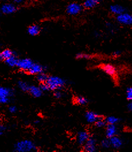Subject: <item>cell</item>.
I'll use <instances>...</instances> for the list:
<instances>
[{
    "instance_id": "cell-25",
    "label": "cell",
    "mask_w": 132,
    "mask_h": 152,
    "mask_svg": "<svg viewBox=\"0 0 132 152\" xmlns=\"http://www.w3.org/2000/svg\"><path fill=\"white\" fill-rule=\"evenodd\" d=\"M93 58V56L91 55H90L88 54H86V53H78L76 56V58L78 59H90Z\"/></svg>"
},
{
    "instance_id": "cell-22",
    "label": "cell",
    "mask_w": 132,
    "mask_h": 152,
    "mask_svg": "<svg viewBox=\"0 0 132 152\" xmlns=\"http://www.w3.org/2000/svg\"><path fill=\"white\" fill-rule=\"evenodd\" d=\"M105 121L107 124H116L120 123V119L114 116H109L105 118Z\"/></svg>"
},
{
    "instance_id": "cell-31",
    "label": "cell",
    "mask_w": 132,
    "mask_h": 152,
    "mask_svg": "<svg viewBox=\"0 0 132 152\" xmlns=\"http://www.w3.org/2000/svg\"><path fill=\"white\" fill-rule=\"evenodd\" d=\"M5 131H6V127L3 124H0V135H3L5 132Z\"/></svg>"
},
{
    "instance_id": "cell-29",
    "label": "cell",
    "mask_w": 132,
    "mask_h": 152,
    "mask_svg": "<svg viewBox=\"0 0 132 152\" xmlns=\"http://www.w3.org/2000/svg\"><path fill=\"white\" fill-rule=\"evenodd\" d=\"M54 95L55 97L57 98V99H61V98L63 97V94L62 92L61 91H60V89H59V90L55 91Z\"/></svg>"
},
{
    "instance_id": "cell-18",
    "label": "cell",
    "mask_w": 132,
    "mask_h": 152,
    "mask_svg": "<svg viewBox=\"0 0 132 152\" xmlns=\"http://www.w3.org/2000/svg\"><path fill=\"white\" fill-rule=\"evenodd\" d=\"M41 31V28L40 27V26H38V25L36 24H33L30 26V27H29L28 28V33L29 35H30V36H37L38 35L40 32Z\"/></svg>"
},
{
    "instance_id": "cell-1",
    "label": "cell",
    "mask_w": 132,
    "mask_h": 152,
    "mask_svg": "<svg viewBox=\"0 0 132 152\" xmlns=\"http://www.w3.org/2000/svg\"><path fill=\"white\" fill-rule=\"evenodd\" d=\"M49 91L61 90L66 85V81L58 76H49L46 82Z\"/></svg>"
},
{
    "instance_id": "cell-16",
    "label": "cell",
    "mask_w": 132,
    "mask_h": 152,
    "mask_svg": "<svg viewBox=\"0 0 132 152\" xmlns=\"http://www.w3.org/2000/svg\"><path fill=\"white\" fill-rule=\"evenodd\" d=\"M109 140L111 144V147H112L114 149H118L123 146V140L117 135L114 136L113 137L109 138Z\"/></svg>"
},
{
    "instance_id": "cell-21",
    "label": "cell",
    "mask_w": 132,
    "mask_h": 152,
    "mask_svg": "<svg viewBox=\"0 0 132 152\" xmlns=\"http://www.w3.org/2000/svg\"><path fill=\"white\" fill-rule=\"evenodd\" d=\"M2 56V60H7V59L9 58L10 57L15 56L14 53L9 49H6L1 52Z\"/></svg>"
},
{
    "instance_id": "cell-12",
    "label": "cell",
    "mask_w": 132,
    "mask_h": 152,
    "mask_svg": "<svg viewBox=\"0 0 132 152\" xmlns=\"http://www.w3.org/2000/svg\"><path fill=\"white\" fill-rule=\"evenodd\" d=\"M117 133H118V130L115 124H107L106 125V133H105L106 138H110L114 136L117 135Z\"/></svg>"
},
{
    "instance_id": "cell-2",
    "label": "cell",
    "mask_w": 132,
    "mask_h": 152,
    "mask_svg": "<svg viewBox=\"0 0 132 152\" xmlns=\"http://www.w3.org/2000/svg\"><path fill=\"white\" fill-rule=\"evenodd\" d=\"M35 144L30 140H22L15 145V151L17 152H30L36 151Z\"/></svg>"
},
{
    "instance_id": "cell-19",
    "label": "cell",
    "mask_w": 132,
    "mask_h": 152,
    "mask_svg": "<svg viewBox=\"0 0 132 152\" xmlns=\"http://www.w3.org/2000/svg\"><path fill=\"white\" fill-rule=\"evenodd\" d=\"M18 61H19V59H17V57H16L15 55L7 59V60H5V63L9 66L16 67L17 65Z\"/></svg>"
},
{
    "instance_id": "cell-36",
    "label": "cell",
    "mask_w": 132,
    "mask_h": 152,
    "mask_svg": "<svg viewBox=\"0 0 132 152\" xmlns=\"http://www.w3.org/2000/svg\"><path fill=\"white\" fill-rule=\"evenodd\" d=\"M32 1H36V0H32Z\"/></svg>"
},
{
    "instance_id": "cell-15",
    "label": "cell",
    "mask_w": 132,
    "mask_h": 152,
    "mask_svg": "<svg viewBox=\"0 0 132 152\" xmlns=\"http://www.w3.org/2000/svg\"><path fill=\"white\" fill-rule=\"evenodd\" d=\"M100 3V0H84L83 7L87 10H91L96 7Z\"/></svg>"
},
{
    "instance_id": "cell-3",
    "label": "cell",
    "mask_w": 132,
    "mask_h": 152,
    "mask_svg": "<svg viewBox=\"0 0 132 152\" xmlns=\"http://www.w3.org/2000/svg\"><path fill=\"white\" fill-rule=\"evenodd\" d=\"M13 95L12 89L7 87L0 86V103L7 104L10 102V97Z\"/></svg>"
},
{
    "instance_id": "cell-4",
    "label": "cell",
    "mask_w": 132,
    "mask_h": 152,
    "mask_svg": "<svg viewBox=\"0 0 132 152\" xmlns=\"http://www.w3.org/2000/svg\"><path fill=\"white\" fill-rule=\"evenodd\" d=\"M117 22L123 26H131L132 25V15L127 12L123 13L116 16Z\"/></svg>"
},
{
    "instance_id": "cell-27",
    "label": "cell",
    "mask_w": 132,
    "mask_h": 152,
    "mask_svg": "<svg viewBox=\"0 0 132 152\" xmlns=\"http://www.w3.org/2000/svg\"><path fill=\"white\" fill-rule=\"evenodd\" d=\"M101 146L104 148V149H108L109 148L111 147V144L110 142V140L109 138H106V139H104L101 143Z\"/></svg>"
},
{
    "instance_id": "cell-28",
    "label": "cell",
    "mask_w": 132,
    "mask_h": 152,
    "mask_svg": "<svg viewBox=\"0 0 132 152\" xmlns=\"http://www.w3.org/2000/svg\"><path fill=\"white\" fill-rule=\"evenodd\" d=\"M126 97L128 101H132V86L129 87L126 89Z\"/></svg>"
},
{
    "instance_id": "cell-5",
    "label": "cell",
    "mask_w": 132,
    "mask_h": 152,
    "mask_svg": "<svg viewBox=\"0 0 132 152\" xmlns=\"http://www.w3.org/2000/svg\"><path fill=\"white\" fill-rule=\"evenodd\" d=\"M82 5L77 3V2H72L68 5L66 8V12L71 16H75L79 15L83 10Z\"/></svg>"
},
{
    "instance_id": "cell-13",
    "label": "cell",
    "mask_w": 132,
    "mask_h": 152,
    "mask_svg": "<svg viewBox=\"0 0 132 152\" xmlns=\"http://www.w3.org/2000/svg\"><path fill=\"white\" fill-rule=\"evenodd\" d=\"M44 67L42 65L36 63H33L27 72L32 75H38L39 73L44 72Z\"/></svg>"
},
{
    "instance_id": "cell-10",
    "label": "cell",
    "mask_w": 132,
    "mask_h": 152,
    "mask_svg": "<svg viewBox=\"0 0 132 152\" xmlns=\"http://www.w3.org/2000/svg\"><path fill=\"white\" fill-rule=\"evenodd\" d=\"M102 118H103L102 116L91 111H87L85 114L86 120L89 124H95L98 119Z\"/></svg>"
},
{
    "instance_id": "cell-9",
    "label": "cell",
    "mask_w": 132,
    "mask_h": 152,
    "mask_svg": "<svg viewBox=\"0 0 132 152\" xmlns=\"http://www.w3.org/2000/svg\"><path fill=\"white\" fill-rule=\"evenodd\" d=\"M83 150L86 152H94L96 151V141L94 138L90 137L84 144Z\"/></svg>"
},
{
    "instance_id": "cell-7",
    "label": "cell",
    "mask_w": 132,
    "mask_h": 152,
    "mask_svg": "<svg viewBox=\"0 0 132 152\" xmlns=\"http://www.w3.org/2000/svg\"><path fill=\"white\" fill-rule=\"evenodd\" d=\"M34 62L29 58H24L19 59L17 67L20 70L28 72Z\"/></svg>"
},
{
    "instance_id": "cell-23",
    "label": "cell",
    "mask_w": 132,
    "mask_h": 152,
    "mask_svg": "<svg viewBox=\"0 0 132 152\" xmlns=\"http://www.w3.org/2000/svg\"><path fill=\"white\" fill-rule=\"evenodd\" d=\"M17 86L21 91L24 92H28L30 86H29V84L27 82H25L23 81H19L17 83Z\"/></svg>"
},
{
    "instance_id": "cell-26",
    "label": "cell",
    "mask_w": 132,
    "mask_h": 152,
    "mask_svg": "<svg viewBox=\"0 0 132 152\" xmlns=\"http://www.w3.org/2000/svg\"><path fill=\"white\" fill-rule=\"evenodd\" d=\"M94 124L95 126L98 128L104 127V126H106V125H107V124L105 121V118H104V117L98 119Z\"/></svg>"
},
{
    "instance_id": "cell-34",
    "label": "cell",
    "mask_w": 132,
    "mask_h": 152,
    "mask_svg": "<svg viewBox=\"0 0 132 152\" xmlns=\"http://www.w3.org/2000/svg\"><path fill=\"white\" fill-rule=\"evenodd\" d=\"M22 2V0H14V4L15 5H20Z\"/></svg>"
},
{
    "instance_id": "cell-33",
    "label": "cell",
    "mask_w": 132,
    "mask_h": 152,
    "mask_svg": "<svg viewBox=\"0 0 132 152\" xmlns=\"http://www.w3.org/2000/svg\"><path fill=\"white\" fill-rule=\"evenodd\" d=\"M128 108L129 111L132 112V101H131L129 103L128 105Z\"/></svg>"
},
{
    "instance_id": "cell-17",
    "label": "cell",
    "mask_w": 132,
    "mask_h": 152,
    "mask_svg": "<svg viewBox=\"0 0 132 152\" xmlns=\"http://www.w3.org/2000/svg\"><path fill=\"white\" fill-rule=\"evenodd\" d=\"M28 92L34 97H40L43 95V91L40 88V86H30Z\"/></svg>"
},
{
    "instance_id": "cell-11",
    "label": "cell",
    "mask_w": 132,
    "mask_h": 152,
    "mask_svg": "<svg viewBox=\"0 0 132 152\" xmlns=\"http://www.w3.org/2000/svg\"><path fill=\"white\" fill-rule=\"evenodd\" d=\"M109 10L112 14L116 16L123 12H126V8L122 5L118 4H114L111 5L109 8Z\"/></svg>"
},
{
    "instance_id": "cell-32",
    "label": "cell",
    "mask_w": 132,
    "mask_h": 152,
    "mask_svg": "<svg viewBox=\"0 0 132 152\" xmlns=\"http://www.w3.org/2000/svg\"><path fill=\"white\" fill-rule=\"evenodd\" d=\"M121 54V53L119 51H114L113 53V56L114 57H120Z\"/></svg>"
},
{
    "instance_id": "cell-24",
    "label": "cell",
    "mask_w": 132,
    "mask_h": 152,
    "mask_svg": "<svg viewBox=\"0 0 132 152\" xmlns=\"http://www.w3.org/2000/svg\"><path fill=\"white\" fill-rule=\"evenodd\" d=\"M48 77L49 76H48L47 74L42 72L37 75V80L40 83H44L47 81Z\"/></svg>"
},
{
    "instance_id": "cell-8",
    "label": "cell",
    "mask_w": 132,
    "mask_h": 152,
    "mask_svg": "<svg viewBox=\"0 0 132 152\" xmlns=\"http://www.w3.org/2000/svg\"><path fill=\"white\" fill-rule=\"evenodd\" d=\"M17 10V5L14 3H5L1 7V11L5 15H11Z\"/></svg>"
},
{
    "instance_id": "cell-35",
    "label": "cell",
    "mask_w": 132,
    "mask_h": 152,
    "mask_svg": "<svg viewBox=\"0 0 132 152\" xmlns=\"http://www.w3.org/2000/svg\"><path fill=\"white\" fill-rule=\"evenodd\" d=\"M38 123H39V121H35V124H38Z\"/></svg>"
},
{
    "instance_id": "cell-14",
    "label": "cell",
    "mask_w": 132,
    "mask_h": 152,
    "mask_svg": "<svg viewBox=\"0 0 132 152\" xmlns=\"http://www.w3.org/2000/svg\"><path fill=\"white\" fill-rule=\"evenodd\" d=\"M90 135L86 131H82L78 133L77 135V141L79 144L84 145L85 143L90 138Z\"/></svg>"
},
{
    "instance_id": "cell-6",
    "label": "cell",
    "mask_w": 132,
    "mask_h": 152,
    "mask_svg": "<svg viewBox=\"0 0 132 152\" xmlns=\"http://www.w3.org/2000/svg\"><path fill=\"white\" fill-rule=\"evenodd\" d=\"M101 69L104 73L110 76L113 78H115L117 75V70L116 67L110 64H104L100 66Z\"/></svg>"
},
{
    "instance_id": "cell-30",
    "label": "cell",
    "mask_w": 132,
    "mask_h": 152,
    "mask_svg": "<svg viewBox=\"0 0 132 152\" xmlns=\"http://www.w3.org/2000/svg\"><path fill=\"white\" fill-rule=\"evenodd\" d=\"M17 111V108L15 105H11L9 107V111L12 114H15Z\"/></svg>"
},
{
    "instance_id": "cell-20",
    "label": "cell",
    "mask_w": 132,
    "mask_h": 152,
    "mask_svg": "<svg viewBox=\"0 0 132 152\" xmlns=\"http://www.w3.org/2000/svg\"><path fill=\"white\" fill-rule=\"evenodd\" d=\"M74 102L76 104L85 105L88 103V99L83 96H78L74 99Z\"/></svg>"
}]
</instances>
